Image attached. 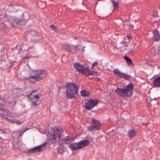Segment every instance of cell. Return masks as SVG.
Instances as JSON below:
<instances>
[{
	"label": "cell",
	"mask_w": 160,
	"mask_h": 160,
	"mask_svg": "<svg viewBox=\"0 0 160 160\" xmlns=\"http://www.w3.org/2000/svg\"><path fill=\"white\" fill-rule=\"evenodd\" d=\"M79 93V87L73 82H68L66 85V95L68 99L76 98Z\"/></svg>",
	"instance_id": "1"
},
{
	"label": "cell",
	"mask_w": 160,
	"mask_h": 160,
	"mask_svg": "<svg viewBox=\"0 0 160 160\" xmlns=\"http://www.w3.org/2000/svg\"><path fill=\"white\" fill-rule=\"evenodd\" d=\"M74 67L77 71L79 72V73L83 74L86 76H100V73L96 71H93L90 69L88 67H85L84 65L79 63H76L74 64Z\"/></svg>",
	"instance_id": "2"
},
{
	"label": "cell",
	"mask_w": 160,
	"mask_h": 160,
	"mask_svg": "<svg viewBox=\"0 0 160 160\" xmlns=\"http://www.w3.org/2000/svg\"><path fill=\"white\" fill-rule=\"evenodd\" d=\"M134 86L133 84L130 83L123 88H120L118 87L115 90V92L123 98H130L133 94Z\"/></svg>",
	"instance_id": "3"
},
{
	"label": "cell",
	"mask_w": 160,
	"mask_h": 160,
	"mask_svg": "<svg viewBox=\"0 0 160 160\" xmlns=\"http://www.w3.org/2000/svg\"><path fill=\"white\" fill-rule=\"evenodd\" d=\"M47 71L44 70H40L34 71L33 74L29 77L30 81L32 82H36L40 81V80L44 79L47 76Z\"/></svg>",
	"instance_id": "4"
},
{
	"label": "cell",
	"mask_w": 160,
	"mask_h": 160,
	"mask_svg": "<svg viewBox=\"0 0 160 160\" xmlns=\"http://www.w3.org/2000/svg\"><path fill=\"white\" fill-rule=\"evenodd\" d=\"M28 97L33 104L36 106L39 105L42 101V96L38 91H34L32 92Z\"/></svg>",
	"instance_id": "5"
},
{
	"label": "cell",
	"mask_w": 160,
	"mask_h": 160,
	"mask_svg": "<svg viewBox=\"0 0 160 160\" xmlns=\"http://www.w3.org/2000/svg\"><path fill=\"white\" fill-rule=\"evenodd\" d=\"M61 130L59 127L52 128L50 131V139L53 143H55L60 139Z\"/></svg>",
	"instance_id": "6"
},
{
	"label": "cell",
	"mask_w": 160,
	"mask_h": 160,
	"mask_svg": "<svg viewBox=\"0 0 160 160\" xmlns=\"http://www.w3.org/2000/svg\"><path fill=\"white\" fill-rule=\"evenodd\" d=\"M89 144H90V142L89 140L86 139V140L81 141L78 143H72L69 145V147L71 149L73 150H77L80 149L85 147H87Z\"/></svg>",
	"instance_id": "7"
},
{
	"label": "cell",
	"mask_w": 160,
	"mask_h": 160,
	"mask_svg": "<svg viewBox=\"0 0 160 160\" xmlns=\"http://www.w3.org/2000/svg\"><path fill=\"white\" fill-rule=\"evenodd\" d=\"M98 103L99 100L96 99H91L85 104L84 107L87 110H91L95 107L96 106Z\"/></svg>",
	"instance_id": "8"
},
{
	"label": "cell",
	"mask_w": 160,
	"mask_h": 160,
	"mask_svg": "<svg viewBox=\"0 0 160 160\" xmlns=\"http://www.w3.org/2000/svg\"><path fill=\"white\" fill-rule=\"evenodd\" d=\"M101 126H102V125L99 121L96 120L95 119H92L91 124L88 127V130L91 131L99 130H100L101 128Z\"/></svg>",
	"instance_id": "9"
},
{
	"label": "cell",
	"mask_w": 160,
	"mask_h": 160,
	"mask_svg": "<svg viewBox=\"0 0 160 160\" xmlns=\"http://www.w3.org/2000/svg\"><path fill=\"white\" fill-rule=\"evenodd\" d=\"M113 73L114 74H116V76L119 77L123 78L125 80H129L130 78H131V76H129L128 74H126L123 73L122 72H120L118 69H116L114 70Z\"/></svg>",
	"instance_id": "10"
},
{
	"label": "cell",
	"mask_w": 160,
	"mask_h": 160,
	"mask_svg": "<svg viewBox=\"0 0 160 160\" xmlns=\"http://www.w3.org/2000/svg\"><path fill=\"white\" fill-rule=\"evenodd\" d=\"M47 142H45L44 144L42 145H40L39 146L33 148V149H31L28 152L30 153H38V152H41L42 150L44 149L45 148L46 145H47Z\"/></svg>",
	"instance_id": "11"
},
{
	"label": "cell",
	"mask_w": 160,
	"mask_h": 160,
	"mask_svg": "<svg viewBox=\"0 0 160 160\" xmlns=\"http://www.w3.org/2000/svg\"><path fill=\"white\" fill-rule=\"evenodd\" d=\"M153 33L154 35V42L159 41L160 40V35L158 30L156 29H154L153 31Z\"/></svg>",
	"instance_id": "12"
},
{
	"label": "cell",
	"mask_w": 160,
	"mask_h": 160,
	"mask_svg": "<svg viewBox=\"0 0 160 160\" xmlns=\"http://www.w3.org/2000/svg\"><path fill=\"white\" fill-rule=\"evenodd\" d=\"M127 135L129 138H132L137 135V132L136 131L135 129H130L129 131L128 132Z\"/></svg>",
	"instance_id": "13"
},
{
	"label": "cell",
	"mask_w": 160,
	"mask_h": 160,
	"mask_svg": "<svg viewBox=\"0 0 160 160\" xmlns=\"http://www.w3.org/2000/svg\"><path fill=\"white\" fill-rule=\"evenodd\" d=\"M153 84L154 87L155 88L160 87V76L154 80Z\"/></svg>",
	"instance_id": "14"
},
{
	"label": "cell",
	"mask_w": 160,
	"mask_h": 160,
	"mask_svg": "<svg viewBox=\"0 0 160 160\" xmlns=\"http://www.w3.org/2000/svg\"><path fill=\"white\" fill-rule=\"evenodd\" d=\"M124 58V59H125V61L127 62V64L128 66H135L132 59L130 58H129V57H128L127 56H125Z\"/></svg>",
	"instance_id": "15"
},
{
	"label": "cell",
	"mask_w": 160,
	"mask_h": 160,
	"mask_svg": "<svg viewBox=\"0 0 160 160\" xmlns=\"http://www.w3.org/2000/svg\"><path fill=\"white\" fill-rule=\"evenodd\" d=\"M80 93L81 95L84 97H87L91 95V93L88 91H86V90H81Z\"/></svg>",
	"instance_id": "16"
},
{
	"label": "cell",
	"mask_w": 160,
	"mask_h": 160,
	"mask_svg": "<svg viewBox=\"0 0 160 160\" xmlns=\"http://www.w3.org/2000/svg\"><path fill=\"white\" fill-rule=\"evenodd\" d=\"M73 137H67V138H66L64 139V142H65V143H69L71 142L72 140H73Z\"/></svg>",
	"instance_id": "17"
},
{
	"label": "cell",
	"mask_w": 160,
	"mask_h": 160,
	"mask_svg": "<svg viewBox=\"0 0 160 160\" xmlns=\"http://www.w3.org/2000/svg\"><path fill=\"white\" fill-rule=\"evenodd\" d=\"M113 5L114 8H118L119 6V4L118 2L116 1H113Z\"/></svg>",
	"instance_id": "18"
},
{
	"label": "cell",
	"mask_w": 160,
	"mask_h": 160,
	"mask_svg": "<svg viewBox=\"0 0 160 160\" xmlns=\"http://www.w3.org/2000/svg\"><path fill=\"white\" fill-rule=\"evenodd\" d=\"M50 28H51L52 30H53L54 31H57V29H58V28H57V27L55 25H50Z\"/></svg>",
	"instance_id": "19"
},
{
	"label": "cell",
	"mask_w": 160,
	"mask_h": 160,
	"mask_svg": "<svg viewBox=\"0 0 160 160\" xmlns=\"http://www.w3.org/2000/svg\"><path fill=\"white\" fill-rule=\"evenodd\" d=\"M98 62H95L94 63H93V64H92V69H93L95 67H96L97 66H98Z\"/></svg>",
	"instance_id": "20"
},
{
	"label": "cell",
	"mask_w": 160,
	"mask_h": 160,
	"mask_svg": "<svg viewBox=\"0 0 160 160\" xmlns=\"http://www.w3.org/2000/svg\"><path fill=\"white\" fill-rule=\"evenodd\" d=\"M3 150H4L3 147L1 146V145H0V154L2 153V151H3Z\"/></svg>",
	"instance_id": "21"
},
{
	"label": "cell",
	"mask_w": 160,
	"mask_h": 160,
	"mask_svg": "<svg viewBox=\"0 0 160 160\" xmlns=\"http://www.w3.org/2000/svg\"><path fill=\"white\" fill-rule=\"evenodd\" d=\"M127 37L128 40H130V39H131L132 38L131 35H129V34H128V35H127Z\"/></svg>",
	"instance_id": "22"
}]
</instances>
